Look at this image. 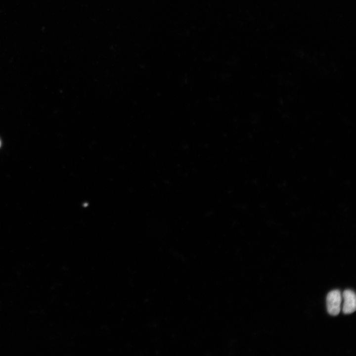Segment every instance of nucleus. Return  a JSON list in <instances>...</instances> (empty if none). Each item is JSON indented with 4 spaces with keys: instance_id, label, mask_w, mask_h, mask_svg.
Masks as SVG:
<instances>
[{
    "instance_id": "2",
    "label": "nucleus",
    "mask_w": 356,
    "mask_h": 356,
    "mask_svg": "<svg viewBox=\"0 0 356 356\" xmlns=\"http://www.w3.org/2000/svg\"><path fill=\"white\" fill-rule=\"evenodd\" d=\"M344 300L343 312L345 314H351L356 310V296L355 293L349 289L346 290L343 293Z\"/></svg>"
},
{
    "instance_id": "1",
    "label": "nucleus",
    "mask_w": 356,
    "mask_h": 356,
    "mask_svg": "<svg viewBox=\"0 0 356 356\" xmlns=\"http://www.w3.org/2000/svg\"><path fill=\"white\" fill-rule=\"evenodd\" d=\"M342 295L338 290L330 291L326 297V306L328 312L331 315H338L341 309Z\"/></svg>"
},
{
    "instance_id": "3",
    "label": "nucleus",
    "mask_w": 356,
    "mask_h": 356,
    "mask_svg": "<svg viewBox=\"0 0 356 356\" xmlns=\"http://www.w3.org/2000/svg\"><path fill=\"white\" fill-rule=\"evenodd\" d=\"M0 145H1V143H0Z\"/></svg>"
}]
</instances>
